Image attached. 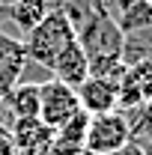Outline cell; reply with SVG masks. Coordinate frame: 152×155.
Segmentation results:
<instances>
[{"instance_id":"6da1fadb","label":"cell","mask_w":152,"mask_h":155,"mask_svg":"<svg viewBox=\"0 0 152 155\" xmlns=\"http://www.w3.org/2000/svg\"><path fill=\"white\" fill-rule=\"evenodd\" d=\"M75 39L78 36H75L72 21L66 18V12L60 9V3H57V6L48 9V15L39 21L36 27H30V30L21 36V45H24L27 57L33 60V63L51 69L54 57H57L69 42H75Z\"/></svg>"},{"instance_id":"7a4b0ae2","label":"cell","mask_w":152,"mask_h":155,"mask_svg":"<svg viewBox=\"0 0 152 155\" xmlns=\"http://www.w3.org/2000/svg\"><path fill=\"white\" fill-rule=\"evenodd\" d=\"M134 137V128L128 122V116L111 110V114L90 116L87 122V137H84V149L93 155H114L116 149H122Z\"/></svg>"},{"instance_id":"3957f363","label":"cell","mask_w":152,"mask_h":155,"mask_svg":"<svg viewBox=\"0 0 152 155\" xmlns=\"http://www.w3.org/2000/svg\"><path fill=\"white\" fill-rule=\"evenodd\" d=\"M78 114H81V101H78L75 87L63 84L57 78H51V81H45L39 87V119L51 131L60 128V125H66Z\"/></svg>"},{"instance_id":"277c9868","label":"cell","mask_w":152,"mask_h":155,"mask_svg":"<svg viewBox=\"0 0 152 155\" xmlns=\"http://www.w3.org/2000/svg\"><path fill=\"white\" fill-rule=\"evenodd\" d=\"M9 143H12V155H48L51 146V128L39 119H12L9 128Z\"/></svg>"},{"instance_id":"5b68a950","label":"cell","mask_w":152,"mask_h":155,"mask_svg":"<svg viewBox=\"0 0 152 155\" xmlns=\"http://www.w3.org/2000/svg\"><path fill=\"white\" fill-rule=\"evenodd\" d=\"M75 93H78V101H81V110H84L87 116H98V114H111V110H116L119 84H116V81H107V78L90 75Z\"/></svg>"},{"instance_id":"8992f818","label":"cell","mask_w":152,"mask_h":155,"mask_svg":"<svg viewBox=\"0 0 152 155\" xmlns=\"http://www.w3.org/2000/svg\"><path fill=\"white\" fill-rule=\"evenodd\" d=\"M51 75L63 81V84H69V87H81L87 78H90V57H87V51L81 48V42H69L63 51H60L54 63H51Z\"/></svg>"},{"instance_id":"52a82bcc","label":"cell","mask_w":152,"mask_h":155,"mask_svg":"<svg viewBox=\"0 0 152 155\" xmlns=\"http://www.w3.org/2000/svg\"><path fill=\"white\" fill-rule=\"evenodd\" d=\"M87 122H90V116L81 110V114L72 116L66 125L54 128V131H51V146H48V155H78V152H84Z\"/></svg>"},{"instance_id":"ba28073f","label":"cell","mask_w":152,"mask_h":155,"mask_svg":"<svg viewBox=\"0 0 152 155\" xmlns=\"http://www.w3.org/2000/svg\"><path fill=\"white\" fill-rule=\"evenodd\" d=\"M27 63V51L21 45V36H9L6 30H0V81L15 87L21 72Z\"/></svg>"},{"instance_id":"9c48e42d","label":"cell","mask_w":152,"mask_h":155,"mask_svg":"<svg viewBox=\"0 0 152 155\" xmlns=\"http://www.w3.org/2000/svg\"><path fill=\"white\" fill-rule=\"evenodd\" d=\"M12 119H30L39 116V84H15L3 101H0Z\"/></svg>"},{"instance_id":"30bf717a","label":"cell","mask_w":152,"mask_h":155,"mask_svg":"<svg viewBox=\"0 0 152 155\" xmlns=\"http://www.w3.org/2000/svg\"><path fill=\"white\" fill-rule=\"evenodd\" d=\"M114 21H116V27H119L122 36L152 27V0H131Z\"/></svg>"},{"instance_id":"8fae6325","label":"cell","mask_w":152,"mask_h":155,"mask_svg":"<svg viewBox=\"0 0 152 155\" xmlns=\"http://www.w3.org/2000/svg\"><path fill=\"white\" fill-rule=\"evenodd\" d=\"M119 57H122V63H125V69L134 66V63L152 60V27L122 36V51H119Z\"/></svg>"},{"instance_id":"7c38bea8","label":"cell","mask_w":152,"mask_h":155,"mask_svg":"<svg viewBox=\"0 0 152 155\" xmlns=\"http://www.w3.org/2000/svg\"><path fill=\"white\" fill-rule=\"evenodd\" d=\"M128 122H131V128H134V131H137L140 125L152 122V98L146 101V104H143V107H140V110H137V114H131V116H128Z\"/></svg>"},{"instance_id":"4fadbf2b","label":"cell","mask_w":152,"mask_h":155,"mask_svg":"<svg viewBox=\"0 0 152 155\" xmlns=\"http://www.w3.org/2000/svg\"><path fill=\"white\" fill-rule=\"evenodd\" d=\"M98 3H101V9H104L111 18H116V15H119V12H122L131 0H98Z\"/></svg>"},{"instance_id":"5bb4252c","label":"cell","mask_w":152,"mask_h":155,"mask_svg":"<svg viewBox=\"0 0 152 155\" xmlns=\"http://www.w3.org/2000/svg\"><path fill=\"white\" fill-rule=\"evenodd\" d=\"M114 155H146V152H143V146H140V143H137V140L131 137V140H128L122 149H116Z\"/></svg>"},{"instance_id":"9a60e30c","label":"cell","mask_w":152,"mask_h":155,"mask_svg":"<svg viewBox=\"0 0 152 155\" xmlns=\"http://www.w3.org/2000/svg\"><path fill=\"white\" fill-rule=\"evenodd\" d=\"M134 137H146V140H152V122H146V125H140V128L134 131Z\"/></svg>"},{"instance_id":"2e32d148","label":"cell","mask_w":152,"mask_h":155,"mask_svg":"<svg viewBox=\"0 0 152 155\" xmlns=\"http://www.w3.org/2000/svg\"><path fill=\"white\" fill-rule=\"evenodd\" d=\"M3 21H6V12H3V6H0V24H3Z\"/></svg>"},{"instance_id":"e0dca14e","label":"cell","mask_w":152,"mask_h":155,"mask_svg":"<svg viewBox=\"0 0 152 155\" xmlns=\"http://www.w3.org/2000/svg\"><path fill=\"white\" fill-rule=\"evenodd\" d=\"M78 155H93V152H87V149H84V152H78Z\"/></svg>"}]
</instances>
